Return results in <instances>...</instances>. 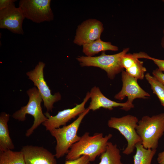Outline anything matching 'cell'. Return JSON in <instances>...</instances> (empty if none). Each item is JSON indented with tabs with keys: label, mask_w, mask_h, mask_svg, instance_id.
Masks as SVG:
<instances>
[{
	"label": "cell",
	"mask_w": 164,
	"mask_h": 164,
	"mask_svg": "<svg viewBox=\"0 0 164 164\" xmlns=\"http://www.w3.org/2000/svg\"><path fill=\"white\" fill-rule=\"evenodd\" d=\"M157 161L159 164H164V151L158 154Z\"/></svg>",
	"instance_id": "484cf974"
},
{
	"label": "cell",
	"mask_w": 164,
	"mask_h": 164,
	"mask_svg": "<svg viewBox=\"0 0 164 164\" xmlns=\"http://www.w3.org/2000/svg\"><path fill=\"white\" fill-rule=\"evenodd\" d=\"M163 35L164 36L162 39V46L164 48V29L163 30Z\"/></svg>",
	"instance_id": "4316f807"
},
{
	"label": "cell",
	"mask_w": 164,
	"mask_h": 164,
	"mask_svg": "<svg viewBox=\"0 0 164 164\" xmlns=\"http://www.w3.org/2000/svg\"><path fill=\"white\" fill-rule=\"evenodd\" d=\"M162 1H163V2H164V0H163Z\"/></svg>",
	"instance_id": "83f0119b"
},
{
	"label": "cell",
	"mask_w": 164,
	"mask_h": 164,
	"mask_svg": "<svg viewBox=\"0 0 164 164\" xmlns=\"http://www.w3.org/2000/svg\"><path fill=\"white\" fill-rule=\"evenodd\" d=\"M100 155V161L98 164H123L119 149L116 144L114 145L111 142H108L105 151Z\"/></svg>",
	"instance_id": "ac0fdd59"
},
{
	"label": "cell",
	"mask_w": 164,
	"mask_h": 164,
	"mask_svg": "<svg viewBox=\"0 0 164 164\" xmlns=\"http://www.w3.org/2000/svg\"><path fill=\"white\" fill-rule=\"evenodd\" d=\"M45 64L39 62L32 70L28 72L26 75L29 79L34 83L36 87L41 96L45 107L47 112L52 111L54 103L60 100L61 98L59 92L54 95L51 93V91L45 81L43 75V69Z\"/></svg>",
	"instance_id": "ba28073f"
},
{
	"label": "cell",
	"mask_w": 164,
	"mask_h": 164,
	"mask_svg": "<svg viewBox=\"0 0 164 164\" xmlns=\"http://www.w3.org/2000/svg\"><path fill=\"white\" fill-rule=\"evenodd\" d=\"M122 87L121 90L114 96L117 100H122L128 97L127 101L132 104L136 98H148L150 95L143 90L139 85L136 79L122 71L121 73Z\"/></svg>",
	"instance_id": "7c38bea8"
},
{
	"label": "cell",
	"mask_w": 164,
	"mask_h": 164,
	"mask_svg": "<svg viewBox=\"0 0 164 164\" xmlns=\"http://www.w3.org/2000/svg\"><path fill=\"white\" fill-rule=\"evenodd\" d=\"M149 56L144 52L126 53L123 57L121 64L123 68L130 76L137 80H142L144 77V74L146 71L143 66V62L139 60L140 58L149 59Z\"/></svg>",
	"instance_id": "9a60e30c"
},
{
	"label": "cell",
	"mask_w": 164,
	"mask_h": 164,
	"mask_svg": "<svg viewBox=\"0 0 164 164\" xmlns=\"http://www.w3.org/2000/svg\"><path fill=\"white\" fill-rule=\"evenodd\" d=\"M91 101L88 108L95 111L101 108L112 110L114 108L121 107V109L128 111L134 107L133 104L128 101L121 103L112 101L106 97L101 92L98 87H92L90 92Z\"/></svg>",
	"instance_id": "5bb4252c"
},
{
	"label": "cell",
	"mask_w": 164,
	"mask_h": 164,
	"mask_svg": "<svg viewBox=\"0 0 164 164\" xmlns=\"http://www.w3.org/2000/svg\"><path fill=\"white\" fill-rule=\"evenodd\" d=\"M9 114L2 112L0 115V151L12 150L15 146L10 136L8 122Z\"/></svg>",
	"instance_id": "2e32d148"
},
{
	"label": "cell",
	"mask_w": 164,
	"mask_h": 164,
	"mask_svg": "<svg viewBox=\"0 0 164 164\" xmlns=\"http://www.w3.org/2000/svg\"><path fill=\"white\" fill-rule=\"evenodd\" d=\"M26 164H56L55 155L42 146L26 145L21 150Z\"/></svg>",
	"instance_id": "4fadbf2b"
},
{
	"label": "cell",
	"mask_w": 164,
	"mask_h": 164,
	"mask_svg": "<svg viewBox=\"0 0 164 164\" xmlns=\"http://www.w3.org/2000/svg\"><path fill=\"white\" fill-rule=\"evenodd\" d=\"M136 130L145 148L156 149L159 140L164 134V113L143 116L138 121Z\"/></svg>",
	"instance_id": "7a4b0ae2"
},
{
	"label": "cell",
	"mask_w": 164,
	"mask_h": 164,
	"mask_svg": "<svg viewBox=\"0 0 164 164\" xmlns=\"http://www.w3.org/2000/svg\"><path fill=\"white\" fill-rule=\"evenodd\" d=\"M16 1L15 0H0V10L7 7Z\"/></svg>",
	"instance_id": "d4e9b609"
},
{
	"label": "cell",
	"mask_w": 164,
	"mask_h": 164,
	"mask_svg": "<svg viewBox=\"0 0 164 164\" xmlns=\"http://www.w3.org/2000/svg\"><path fill=\"white\" fill-rule=\"evenodd\" d=\"M128 50L129 48H127L119 53L111 55H107L102 52L99 56H79L77 59L81 67H99L106 72L110 79H113L116 74L122 71V59Z\"/></svg>",
	"instance_id": "5b68a950"
},
{
	"label": "cell",
	"mask_w": 164,
	"mask_h": 164,
	"mask_svg": "<svg viewBox=\"0 0 164 164\" xmlns=\"http://www.w3.org/2000/svg\"><path fill=\"white\" fill-rule=\"evenodd\" d=\"M27 93L29 97L28 103L14 113L12 117L14 119L21 121L26 120L27 114H30L34 117L32 125L27 130L25 134L26 136L28 137L40 125L46 121L47 118L43 113L41 106L43 99L38 89L34 87L29 89Z\"/></svg>",
	"instance_id": "277c9868"
},
{
	"label": "cell",
	"mask_w": 164,
	"mask_h": 164,
	"mask_svg": "<svg viewBox=\"0 0 164 164\" xmlns=\"http://www.w3.org/2000/svg\"><path fill=\"white\" fill-rule=\"evenodd\" d=\"M104 30L101 22L96 19H90L84 21L77 29L73 42L83 46L100 38Z\"/></svg>",
	"instance_id": "8fae6325"
},
{
	"label": "cell",
	"mask_w": 164,
	"mask_h": 164,
	"mask_svg": "<svg viewBox=\"0 0 164 164\" xmlns=\"http://www.w3.org/2000/svg\"><path fill=\"white\" fill-rule=\"evenodd\" d=\"M149 59L152 60L158 67V69L162 71H164V60H160L149 57Z\"/></svg>",
	"instance_id": "cb8c5ba5"
},
{
	"label": "cell",
	"mask_w": 164,
	"mask_h": 164,
	"mask_svg": "<svg viewBox=\"0 0 164 164\" xmlns=\"http://www.w3.org/2000/svg\"><path fill=\"white\" fill-rule=\"evenodd\" d=\"M90 111L87 108L70 124L49 131L56 141L55 155L56 158H60L67 154L72 145L80 140L81 137L77 135L78 130L83 118Z\"/></svg>",
	"instance_id": "3957f363"
},
{
	"label": "cell",
	"mask_w": 164,
	"mask_h": 164,
	"mask_svg": "<svg viewBox=\"0 0 164 164\" xmlns=\"http://www.w3.org/2000/svg\"><path fill=\"white\" fill-rule=\"evenodd\" d=\"M50 0H21L19 7L25 18L40 23L53 20L54 15L51 8Z\"/></svg>",
	"instance_id": "52a82bcc"
},
{
	"label": "cell",
	"mask_w": 164,
	"mask_h": 164,
	"mask_svg": "<svg viewBox=\"0 0 164 164\" xmlns=\"http://www.w3.org/2000/svg\"><path fill=\"white\" fill-rule=\"evenodd\" d=\"M145 77L151 85L153 93L157 96L164 107V85L149 73H146Z\"/></svg>",
	"instance_id": "44dd1931"
},
{
	"label": "cell",
	"mask_w": 164,
	"mask_h": 164,
	"mask_svg": "<svg viewBox=\"0 0 164 164\" xmlns=\"http://www.w3.org/2000/svg\"><path fill=\"white\" fill-rule=\"evenodd\" d=\"M90 162L89 157L84 155L73 160H66L64 164H88Z\"/></svg>",
	"instance_id": "7402d4cb"
},
{
	"label": "cell",
	"mask_w": 164,
	"mask_h": 164,
	"mask_svg": "<svg viewBox=\"0 0 164 164\" xmlns=\"http://www.w3.org/2000/svg\"><path fill=\"white\" fill-rule=\"evenodd\" d=\"M90 92L87 93L83 101L80 104H76L72 108L64 109L59 111L55 116L50 115L48 112L44 114L47 120L42 125L45 127L47 131L60 128L61 126H66L67 123L77 116L79 115L86 110L85 105L90 98Z\"/></svg>",
	"instance_id": "9c48e42d"
},
{
	"label": "cell",
	"mask_w": 164,
	"mask_h": 164,
	"mask_svg": "<svg viewBox=\"0 0 164 164\" xmlns=\"http://www.w3.org/2000/svg\"><path fill=\"white\" fill-rule=\"evenodd\" d=\"M112 135L104 137L102 133H96L92 136L85 132L80 140L71 146L66 157V160H73L84 155L88 156L91 161L105 151L108 140Z\"/></svg>",
	"instance_id": "6da1fadb"
},
{
	"label": "cell",
	"mask_w": 164,
	"mask_h": 164,
	"mask_svg": "<svg viewBox=\"0 0 164 164\" xmlns=\"http://www.w3.org/2000/svg\"><path fill=\"white\" fill-rule=\"evenodd\" d=\"M138 121L136 117L131 115L119 118L111 117L108 121V126L118 130L127 141V146L123 152L124 154H131L136 144L141 143V139L136 130Z\"/></svg>",
	"instance_id": "8992f818"
},
{
	"label": "cell",
	"mask_w": 164,
	"mask_h": 164,
	"mask_svg": "<svg viewBox=\"0 0 164 164\" xmlns=\"http://www.w3.org/2000/svg\"><path fill=\"white\" fill-rule=\"evenodd\" d=\"M83 52L87 56H93L100 52L106 50L116 51L118 47L109 42L102 41L100 38L83 46Z\"/></svg>",
	"instance_id": "e0dca14e"
},
{
	"label": "cell",
	"mask_w": 164,
	"mask_h": 164,
	"mask_svg": "<svg viewBox=\"0 0 164 164\" xmlns=\"http://www.w3.org/2000/svg\"><path fill=\"white\" fill-rule=\"evenodd\" d=\"M0 164H26L22 152L8 150L0 151Z\"/></svg>",
	"instance_id": "ffe728a7"
},
{
	"label": "cell",
	"mask_w": 164,
	"mask_h": 164,
	"mask_svg": "<svg viewBox=\"0 0 164 164\" xmlns=\"http://www.w3.org/2000/svg\"><path fill=\"white\" fill-rule=\"evenodd\" d=\"M136 152L133 156L134 164H151L156 149H146L141 143L135 145Z\"/></svg>",
	"instance_id": "d6986e66"
},
{
	"label": "cell",
	"mask_w": 164,
	"mask_h": 164,
	"mask_svg": "<svg viewBox=\"0 0 164 164\" xmlns=\"http://www.w3.org/2000/svg\"><path fill=\"white\" fill-rule=\"evenodd\" d=\"M25 18L21 9L16 7L13 3L0 10V28L7 29L15 34L23 35L22 26Z\"/></svg>",
	"instance_id": "30bf717a"
},
{
	"label": "cell",
	"mask_w": 164,
	"mask_h": 164,
	"mask_svg": "<svg viewBox=\"0 0 164 164\" xmlns=\"http://www.w3.org/2000/svg\"><path fill=\"white\" fill-rule=\"evenodd\" d=\"M153 76L164 85V73L157 68L152 72Z\"/></svg>",
	"instance_id": "603a6c76"
}]
</instances>
